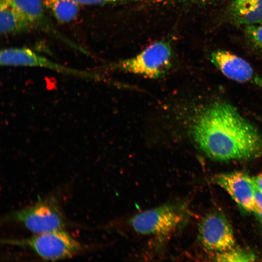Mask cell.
<instances>
[{
  "label": "cell",
  "mask_w": 262,
  "mask_h": 262,
  "mask_svg": "<svg viewBox=\"0 0 262 262\" xmlns=\"http://www.w3.org/2000/svg\"><path fill=\"white\" fill-rule=\"evenodd\" d=\"M190 134L197 148L219 162L262 157V133L231 103L213 99L196 109Z\"/></svg>",
  "instance_id": "obj_1"
},
{
  "label": "cell",
  "mask_w": 262,
  "mask_h": 262,
  "mask_svg": "<svg viewBox=\"0 0 262 262\" xmlns=\"http://www.w3.org/2000/svg\"><path fill=\"white\" fill-rule=\"evenodd\" d=\"M190 217L187 202L179 201L138 213L129 219V224L139 234L161 239L180 230Z\"/></svg>",
  "instance_id": "obj_2"
},
{
  "label": "cell",
  "mask_w": 262,
  "mask_h": 262,
  "mask_svg": "<svg viewBox=\"0 0 262 262\" xmlns=\"http://www.w3.org/2000/svg\"><path fill=\"white\" fill-rule=\"evenodd\" d=\"M2 243L29 247L42 259L51 261L70 258L82 248L64 229L35 234L23 239L4 240Z\"/></svg>",
  "instance_id": "obj_3"
},
{
  "label": "cell",
  "mask_w": 262,
  "mask_h": 262,
  "mask_svg": "<svg viewBox=\"0 0 262 262\" xmlns=\"http://www.w3.org/2000/svg\"><path fill=\"white\" fill-rule=\"evenodd\" d=\"M2 220L19 223L34 234L63 229L66 224L58 203L53 198L12 212Z\"/></svg>",
  "instance_id": "obj_4"
},
{
  "label": "cell",
  "mask_w": 262,
  "mask_h": 262,
  "mask_svg": "<svg viewBox=\"0 0 262 262\" xmlns=\"http://www.w3.org/2000/svg\"><path fill=\"white\" fill-rule=\"evenodd\" d=\"M172 49L169 42L157 41L132 57L119 61L115 67L149 78L163 76L171 66Z\"/></svg>",
  "instance_id": "obj_5"
},
{
  "label": "cell",
  "mask_w": 262,
  "mask_h": 262,
  "mask_svg": "<svg viewBox=\"0 0 262 262\" xmlns=\"http://www.w3.org/2000/svg\"><path fill=\"white\" fill-rule=\"evenodd\" d=\"M198 239L208 251L223 252L235 246L232 229L225 216L213 212L205 215L198 225Z\"/></svg>",
  "instance_id": "obj_6"
},
{
  "label": "cell",
  "mask_w": 262,
  "mask_h": 262,
  "mask_svg": "<svg viewBox=\"0 0 262 262\" xmlns=\"http://www.w3.org/2000/svg\"><path fill=\"white\" fill-rule=\"evenodd\" d=\"M209 57L213 65L228 79L251 84L262 90V77L243 58L223 49L213 51Z\"/></svg>",
  "instance_id": "obj_7"
},
{
  "label": "cell",
  "mask_w": 262,
  "mask_h": 262,
  "mask_svg": "<svg viewBox=\"0 0 262 262\" xmlns=\"http://www.w3.org/2000/svg\"><path fill=\"white\" fill-rule=\"evenodd\" d=\"M213 181L224 189L242 209L254 213L255 183L253 177L245 172L234 171L216 174Z\"/></svg>",
  "instance_id": "obj_8"
},
{
  "label": "cell",
  "mask_w": 262,
  "mask_h": 262,
  "mask_svg": "<svg viewBox=\"0 0 262 262\" xmlns=\"http://www.w3.org/2000/svg\"><path fill=\"white\" fill-rule=\"evenodd\" d=\"M0 64L3 66L41 67L85 77H94L92 73L64 66L26 48H11L1 50Z\"/></svg>",
  "instance_id": "obj_9"
},
{
  "label": "cell",
  "mask_w": 262,
  "mask_h": 262,
  "mask_svg": "<svg viewBox=\"0 0 262 262\" xmlns=\"http://www.w3.org/2000/svg\"><path fill=\"white\" fill-rule=\"evenodd\" d=\"M33 28H38L57 37L71 46L78 49L66 39L54 27L47 17L42 0H10Z\"/></svg>",
  "instance_id": "obj_10"
},
{
  "label": "cell",
  "mask_w": 262,
  "mask_h": 262,
  "mask_svg": "<svg viewBox=\"0 0 262 262\" xmlns=\"http://www.w3.org/2000/svg\"><path fill=\"white\" fill-rule=\"evenodd\" d=\"M229 21L237 26L262 24V0H232L226 9Z\"/></svg>",
  "instance_id": "obj_11"
},
{
  "label": "cell",
  "mask_w": 262,
  "mask_h": 262,
  "mask_svg": "<svg viewBox=\"0 0 262 262\" xmlns=\"http://www.w3.org/2000/svg\"><path fill=\"white\" fill-rule=\"evenodd\" d=\"M0 31L1 34L28 32L33 28L10 0H0Z\"/></svg>",
  "instance_id": "obj_12"
},
{
  "label": "cell",
  "mask_w": 262,
  "mask_h": 262,
  "mask_svg": "<svg viewBox=\"0 0 262 262\" xmlns=\"http://www.w3.org/2000/svg\"><path fill=\"white\" fill-rule=\"evenodd\" d=\"M44 5L60 22L73 20L79 12V4L73 0H42Z\"/></svg>",
  "instance_id": "obj_13"
},
{
  "label": "cell",
  "mask_w": 262,
  "mask_h": 262,
  "mask_svg": "<svg viewBox=\"0 0 262 262\" xmlns=\"http://www.w3.org/2000/svg\"><path fill=\"white\" fill-rule=\"evenodd\" d=\"M214 254L213 260L217 262H252L256 260V256L252 252L236 246Z\"/></svg>",
  "instance_id": "obj_14"
},
{
  "label": "cell",
  "mask_w": 262,
  "mask_h": 262,
  "mask_svg": "<svg viewBox=\"0 0 262 262\" xmlns=\"http://www.w3.org/2000/svg\"><path fill=\"white\" fill-rule=\"evenodd\" d=\"M244 34L247 45L252 50L262 55V24L245 26Z\"/></svg>",
  "instance_id": "obj_15"
},
{
  "label": "cell",
  "mask_w": 262,
  "mask_h": 262,
  "mask_svg": "<svg viewBox=\"0 0 262 262\" xmlns=\"http://www.w3.org/2000/svg\"><path fill=\"white\" fill-rule=\"evenodd\" d=\"M254 196L255 209L254 214L256 216L258 220L262 225V192L256 183L255 186Z\"/></svg>",
  "instance_id": "obj_16"
},
{
  "label": "cell",
  "mask_w": 262,
  "mask_h": 262,
  "mask_svg": "<svg viewBox=\"0 0 262 262\" xmlns=\"http://www.w3.org/2000/svg\"><path fill=\"white\" fill-rule=\"evenodd\" d=\"M79 5H103L107 4L132 1L137 0H73Z\"/></svg>",
  "instance_id": "obj_17"
},
{
  "label": "cell",
  "mask_w": 262,
  "mask_h": 262,
  "mask_svg": "<svg viewBox=\"0 0 262 262\" xmlns=\"http://www.w3.org/2000/svg\"><path fill=\"white\" fill-rule=\"evenodd\" d=\"M219 0H154L156 2L163 3H186L189 4H194L205 5L211 4L217 2Z\"/></svg>",
  "instance_id": "obj_18"
},
{
  "label": "cell",
  "mask_w": 262,
  "mask_h": 262,
  "mask_svg": "<svg viewBox=\"0 0 262 262\" xmlns=\"http://www.w3.org/2000/svg\"><path fill=\"white\" fill-rule=\"evenodd\" d=\"M253 179L257 186L262 192V173L255 177H253Z\"/></svg>",
  "instance_id": "obj_19"
},
{
  "label": "cell",
  "mask_w": 262,
  "mask_h": 262,
  "mask_svg": "<svg viewBox=\"0 0 262 262\" xmlns=\"http://www.w3.org/2000/svg\"><path fill=\"white\" fill-rule=\"evenodd\" d=\"M259 118L260 120L261 121H262V117H259Z\"/></svg>",
  "instance_id": "obj_20"
}]
</instances>
